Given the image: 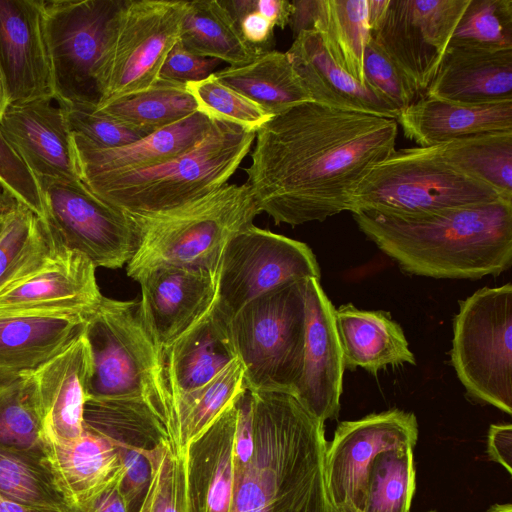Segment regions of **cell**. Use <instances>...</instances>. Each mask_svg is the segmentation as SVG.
I'll return each mask as SVG.
<instances>
[{
	"label": "cell",
	"instance_id": "obj_1",
	"mask_svg": "<svg viewBox=\"0 0 512 512\" xmlns=\"http://www.w3.org/2000/svg\"><path fill=\"white\" fill-rule=\"evenodd\" d=\"M398 123L314 101L273 116L255 135L246 184L275 224L350 211L360 182L394 150Z\"/></svg>",
	"mask_w": 512,
	"mask_h": 512
},
{
	"label": "cell",
	"instance_id": "obj_2",
	"mask_svg": "<svg viewBox=\"0 0 512 512\" xmlns=\"http://www.w3.org/2000/svg\"><path fill=\"white\" fill-rule=\"evenodd\" d=\"M248 391L254 449L234 456L229 512H330L324 423L292 391Z\"/></svg>",
	"mask_w": 512,
	"mask_h": 512
},
{
	"label": "cell",
	"instance_id": "obj_3",
	"mask_svg": "<svg viewBox=\"0 0 512 512\" xmlns=\"http://www.w3.org/2000/svg\"><path fill=\"white\" fill-rule=\"evenodd\" d=\"M352 215L359 230L410 274L478 279L498 276L512 264V201L411 217Z\"/></svg>",
	"mask_w": 512,
	"mask_h": 512
},
{
	"label": "cell",
	"instance_id": "obj_4",
	"mask_svg": "<svg viewBox=\"0 0 512 512\" xmlns=\"http://www.w3.org/2000/svg\"><path fill=\"white\" fill-rule=\"evenodd\" d=\"M84 335L92 363L88 399L146 403L166 427L173 452L180 455L162 352L145 324L139 301L103 296L86 322Z\"/></svg>",
	"mask_w": 512,
	"mask_h": 512
},
{
	"label": "cell",
	"instance_id": "obj_5",
	"mask_svg": "<svg viewBox=\"0 0 512 512\" xmlns=\"http://www.w3.org/2000/svg\"><path fill=\"white\" fill-rule=\"evenodd\" d=\"M255 132L215 121L193 148L149 167L83 176L99 198L127 213L176 208L226 185L251 151Z\"/></svg>",
	"mask_w": 512,
	"mask_h": 512
},
{
	"label": "cell",
	"instance_id": "obj_6",
	"mask_svg": "<svg viewBox=\"0 0 512 512\" xmlns=\"http://www.w3.org/2000/svg\"><path fill=\"white\" fill-rule=\"evenodd\" d=\"M137 248L127 275L138 281L160 266H195L217 270L228 241L253 224L260 213L250 187L226 184L173 209L127 213Z\"/></svg>",
	"mask_w": 512,
	"mask_h": 512
},
{
	"label": "cell",
	"instance_id": "obj_7",
	"mask_svg": "<svg viewBox=\"0 0 512 512\" xmlns=\"http://www.w3.org/2000/svg\"><path fill=\"white\" fill-rule=\"evenodd\" d=\"M504 198L449 163L436 146L394 150L360 182L350 212L411 217Z\"/></svg>",
	"mask_w": 512,
	"mask_h": 512
},
{
	"label": "cell",
	"instance_id": "obj_8",
	"mask_svg": "<svg viewBox=\"0 0 512 512\" xmlns=\"http://www.w3.org/2000/svg\"><path fill=\"white\" fill-rule=\"evenodd\" d=\"M307 279L262 294L231 317L247 390L294 392L303 366Z\"/></svg>",
	"mask_w": 512,
	"mask_h": 512
},
{
	"label": "cell",
	"instance_id": "obj_9",
	"mask_svg": "<svg viewBox=\"0 0 512 512\" xmlns=\"http://www.w3.org/2000/svg\"><path fill=\"white\" fill-rule=\"evenodd\" d=\"M186 1L121 0L95 74L97 105L151 88L179 41Z\"/></svg>",
	"mask_w": 512,
	"mask_h": 512
},
{
	"label": "cell",
	"instance_id": "obj_10",
	"mask_svg": "<svg viewBox=\"0 0 512 512\" xmlns=\"http://www.w3.org/2000/svg\"><path fill=\"white\" fill-rule=\"evenodd\" d=\"M451 363L471 398L512 413V285L484 287L459 302Z\"/></svg>",
	"mask_w": 512,
	"mask_h": 512
},
{
	"label": "cell",
	"instance_id": "obj_11",
	"mask_svg": "<svg viewBox=\"0 0 512 512\" xmlns=\"http://www.w3.org/2000/svg\"><path fill=\"white\" fill-rule=\"evenodd\" d=\"M36 180L44 209L40 220L57 245L84 255L96 268L117 269L129 262L137 236L125 212L99 198L80 178Z\"/></svg>",
	"mask_w": 512,
	"mask_h": 512
},
{
	"label": "cell",
	"instance_id": "obj_12",
	"mask_svg": "<svg viewBox=\"0 0 512 512\" xmlns=\"http://www.w3.org/2000/svg\"><path fill=\"white\" fill-rule=\"evenodd\" d=\"M121 0H41L55 101L98 104L95 74Z\"/></svg>",
	"mask_w": 512,
	"mask_h": 512
},
{
	"label": "cell",
	"instance_id": "obj_13",
	"mask_svg": "<svg viewBox=\"0 0 512 512\" xmlns=\"http://www.w3.org/2000/svg\"><path fill=\"white\" fill-rule=\"evenodd\" d=\"M311 248L254 224L226 244L218 271V305L230 317L243 306L287 283L320 279Z\"/></svg>",
	"mask_w": 512,
	"mask_h": 512
},
{
	"label": "cell",
	"instance_id": "obj_14",
	"mask_svg": "<svg viewBox=\"0 0 512 512\" xmlns=\"http://www.w3.org/2000/svg\"><path fill=\"white\" fill-rule=\"evenodd\" d=\"M470 0H388L370 36L424 96Z\"/></svg>",
	"mask_w": 512,
	"mask_h": 512
},
{
	"label": "cell",
	"instance_id": "obj_15",
	"mask_svg": "<svg viewBox=\"0 0 512 512\" xmlns=\"http://www.w3.org/2000/svg\"><path fill=\"white\" fill-rule=\"evenodd\" d=\"M417 438L416 416L399 409L340 422L324 458L330 505L351 502L362 509L368 471L375 459L387 450L414 448Z\"/></svg>",
	"mask_w": 512,
	"mask_h": 512
},
{
	"label": "cell",
	"instance_id": "obj_16",
	"mask_svg": "<svg viewBox=\"0 0 512 512\" xmlns=\"http://www.w3.org/2000/svg\"><path fill=\"white\" fill-rule=\"evenodd\" d=\"M84 426L109 439L118 451L123 474L120 491L128 512H138L165 448L166 427L141 401L87 399Z\"/></svg>",
	"mask_w": 512,
	"mask_h": 512
},
{
	"label": "cell",
	"instance_id": "obj_17",
	"mask_svg": "<svg viewBox=\"0 0 512 512\" xmlns=\"http://www.w3.org/2000/svg\"><path fill=\"white\" fill-rule=\"evenodd\" d=\"M102 298L94 264L84 255L56 244L42 266L0 292V317L88 319Z\"/></svg>",
	"mask_w": 512,
	"mask_h": 512
},
{
	"label": "cell",
	"instance_id": "obj_18",
	"mask_svg": "<svg viewBox=\"0 0 512 512\" xmlns=\"http://www.w3.org/2000/svg\"><path fill=\"white\" fill-rule=\"evenodd\" d=\"M218 271L219 268L168 265L148 271L137 281L141 286L143 319L161 352L215 305Z\"/></svg>",
	"mask_w": 512,
	"mask_h": 512
},
{
	"label": "cell",
	"instance_id": "obj_19",
	"mask_svg": "<svg viewBox=\"0 0 512 512\" xmlns=\"http://www.w3.org/2000/svg\"><path fill=\"white\" fill-rule=\"evenodd\" d=\"M306 331L301 377L294 393L305 408L325 422L338 416L343 389L344 361L335 307L320 279L305 284Z\"/></svg>",
	"mask_w": 512,
	"mask_h": 512
},
{
	"label": "cell",
	"instance_id": "obj_20",
	"mask_svg": "<svg viewBox=\"0 0 512 512\" xmlns=\"http://www.w3.org/2000/svg\"><path fill=\"white\" fill-rule=\"evenodd\" d=\"M0 67L10 104L55 101L41 0H0Z\"/></svg>",
	"mask_w": 512,
	"mask_h": 512
},
{
	"label": "cell",
	"instance_id": "obj_21",
	"mask_svg": "<svg viewBox=\"0 0 512 512\" xmlns=\"http://www.w3.org/2000/svg\"><path fill=\"white\" fill-rule=\"evenodd\" d=\"M52 101L10 104L0 134L35 179H79L72 132L63 109Z\"/></svg>",
	"mask_w": 512,
	"mask_h": 512
},
{
	"label": "cell",
	"instance_id": "obj_22",
	"mask_svg": "<svg viewBox=\"0 0 512 512\" xmlns=\"http://www.w3.org/2000/svg\"><path fill=\"white\" fill-rule=\"evenodd\" d=\"M91 354L84 332L66 349L32 371L46 443L66 444L84 430Z\"/></svg>",
	"mask_w": 512,
	"mask_h": 512
},
{
	"label": "cell",
	"instance_id": "obj_23",
	"mask_svg": "<svg viewBox=\"0 0 512 512\" xmlns=\"http://www.w3.org/2000/svg\"><path fill=\"white\" fill-rule=\"evenodd\" d=\"M230 321L216 302L201 320L162 351L175 413L180 397L203 387L238 359Z\"/></svg>",
	"mask_w": 512,
	"mask_h": 512
},
{
	"label": "cell",
	"instance_id": "obj_24",
	"mask_svg": "<svg viewBox=\"0 0 512 512\" xmlns=\"http://www.w3.org/2000/svg\"><path fill=\"white\" fill-rule=\"evenodd\" d=\"M424 96L471 106L512 101V49L448 46Z\"/></svg>",
	"mask_w": 512,
	"mask_h": 512
},
{
	"label": "cell",
	"instance_id": "obj_25",
	"mask_svg": "<svg viewBox=\"0 0 512 512\" xmlns=\"http://www.w3.org/2000/svg\"><path fill=\"white\" fill-rule=\"evenodd\" d=\"M237 400L187 446L188 512H229L235 478Z\"/></svg>",
	"mask_w": 512,
	"mask_h": 512
},
{
	"label": "cell",
	"instance_id": "obj_26",
	"mask_svg": "<svg viewBox=\"0 0 512 512\" xmlns=\"http://www.w3.org/2000/svg\"><path fill=\"white\" fill-rule=\"evenodd\" d=\"M286 54L312 101L397 119L399 110L382 94L361 84L332 60L317 32H299Z\"/></svg>",
	"mask_w": 512,
	"mask_h": 512
},
{
	"label": "cell",
	"instance_id": "obj_27",
	"mask_svg": "<svg viewBox=\"0 0 512 512\" xmlns=\"http://www.w3.org/2000/svg\"><path fill=\"white\" fill-rule=\"evenodd\" d=\"M215 121L200 112L117 148H99L72 133L80 178L131 171L177 157L199 143Z\"/></svg>",
	"mask_w": 512,
	"mask_h": 512
},
{
	"label": "cell",
	"instance_id": "obj_28",
	"mask_svg": "<svg viewBox=\"0 0 512 512\" xmlns=\"http://www.w3.org/2000/svg\"><path fill=\"white\" fill-rule=\"evenodd\" d=\"M404 136L419 147L488 132H512V101L471 106L422 96L396 119Z\"/></svg>",
	"mask_w": 512,
	"mask_h": 512
},
{
	"label": "cell",
	"instance_id": "obj_29",
	"mask_svg": "<svg viewBox=\"0 0 512 512\" xmlns=\"http://www.w3.org/2000/svg\"><path fill=\"white\" fill-rule=\"evenodd\" d=\"M335 320L345 369L377 374L388 366L416 365L404 331L390 313L347 303L335 309Z\"/></svg>",
	"mask_w": 512,
	"mask_h": 512
},
{
	"label": "cell",
	"instance_id": "obj_30",
	"mask_svg": "<svg viewBox=\"0 0 512 512\" xmlns=\"http://www.w3.org/2000/svg\"><path fill=\"white\" fill-rule=\"evenodd\" d=\"M87 320L69 316L0 317V373L36 370L75 341Z\"/></svg>",
	"mask_w": 512,
	"mask_h": 512
},
{
	"label": "cell",
	"instance_id": "obj_31",
	"mask_svg": "<svg viewBox=\"0 0 512 512\" xmlns=\"http://www.w3.org/2000/svg\"><path fill=\"white\" fill-rule=\"evenodd\" d=\"M46 453L74 506L122 478L121 461L113 443L85 426L73 442H47Z\"/></svg>",
	"mask_w": 512,
	"mask_h": 512
},
{
	"label": "cell",
	"instance_id": "obj_32",
	"mask_svg": "<svg viewBox=\"0 0 512 512\" xmlns=\"http://www.w3.org/2000/svg\"><path fill=\"white\" fill-rule=\"evenodd\" d=\"M213 74L273 116L312 101L286 52L262 51L246 64L228 66Z\"/></svg>",
	"mask_w": 512,
	"mask_h": 512
},
{
	"label": "cell",
	"instance_id": "obj_33",
	"mask_svg": "<svg viewBox=\"0 0 512 512\" xmlns=\"http://www.w3.org/2000/svg\"><path fill=\"white\" fill-rule=\"evenodd\" d=\"M179 42L194 54L229 66L246 64L262 52L244 40L223 0L186 1Z\"/></svg>",
	"mask_w": 512,
	"mask_h": 512
},
{
	"label": "cell",
	"instance_id": "obj_34",
	"mask_svg": "<svg viewBox=\"0 0 512 512\" xmlns=\"http://www.w3.org/2000/svg\"><path fill=\"white\" fill-rule=\"evenodd\" d=\"M311 30L332 58L363 85L365 45L370 38L367 0H314Z\"/></svg>",
	"mask_w": 512,
	"mask_h": 512
},
{
	"label": "cell",
	"instance_id": "obj_35",
	"mask_svg": "<svg viewBox=\"0 0 512 512\" xmlns=\"http://www.w3.org/2000/svg\"><path fill=\"white\" fill-rule=\"evenodd\" d=\"M0 493L21 505L57 512L74 506L46 452L0 446Z\"/></svg>",
	"mask_w": 512,
	"mask_h": 512
},
{
	"label": "cell",
	"instance_id": "obj_36",
	"mask_svg": "<svg viewBox=\"0 0 512 512\" xmlns=\"http://www.w3.org/2000/svg\"><path fill=\"white\" fill-rule=\"evenodd\" d=\"M55 248L42 221L15 199L0 234V292L42 266Z\"/></svg>",
	"mask_w": 512,
	"mask_h": 512
},
{
	"label": "cell",
	"instance_id": "obj_37",
	"mask_svg": "<svg viewBox=\"0 0 512 512\" xmlns=\"http://www.w3.org/2000/svg\"><path fill=\"white\" fill-rule=\"evenodd\" d=\"M435 146L449 163L512 200V132L475 134Z\"/></svg>",
	"mask_w": 512,
	"mask_h": 512
},
{
	"label": "cell",
	"instance_id": "obj_38",
	"mask_svg": "<svg viewBox=\"0 0 512 512\" xmlns=\"http://www.w3.org/2000/svg\"><path fill=\"white\" fill-rule=\"evenodd\" d=\"M96 107L123 124L147 134L198 112L186 84L160 78L144 92Z\"/></svg>",
	"mask_w": 512,
	"mask_h": 512
},
{
	"label": "cell",
	"instance_id": "obj_39",
	"mask_svg": "<svg viewBox=\"0 0 512 512\" xmlns=\"http://www.w3.org/2000/svg\"><path fill=\"white\" fill-rule=\"evenodd\" d=\"M0 446L46 452L32 371L0 373Z\"/></svg>",
	"mask_w": 512,
	"mask_h": 512
},
{
	"label": "cell",
	"instance_id": "obj_40",
	"mask_svg": "<svg viewBox=\"0 0 512 512\" xmlns=\"http://www.w3.org/2000/svg\"><path fill=\"white\" fill-rule=\"evenodd\" d=\"M246 390L244 369L239 359H236L203 387L177 400L181 457H185L188 444Z\"/></svg>",
	"mask_w": 512,
	"mask_h": 512
},
{
	"label": "cell",
	"instance_id": "obj_41",
	"mask_svg": "<svg viewBox=\"0 0 512 512\" xmlns=\"http://www.w3.org/2000/svg\"><path fill=\"white\" fill-rule=\"evenodd\" d=\"M414 491L413 448L387 450L369 468L362 510L410 512Z\"/></svg>",
	"mask_w": 512,
	"mask_h": 512
},
{
	"label": "cell",
	"instance_id": "obj_42",
	"mask_svg": "<svg viewBox=\"0 0 512 512\" xmlns=\"http://www.w3.org/2000/svg\"><path fill=\"white\" fill-rule=\"evenodd\" d=\"M448 46L512 49V0H470Z\"/></svg>",
	"mask_w": 512,
	"mask_h": 512
},
{
	"label": "cell",
	"instance_id": "obj_43",
	"mask_svg": "<svg viewBox=\"0 0 512 512\" xmlns=\"http://www.w3.org/2000/svg\"><path fill=\"white\" fill-rule=\"evenodd\" d=\"M197 111L213 121L225 122L257 132L273 115L254 101L220 82L214 74L186 83Z\"/></svg>",
	"mask_w": 512,
	"mask_h": 512
},
{
	"label": "cell",
	"instance_id": "obj_44",
	"mask_svg": "<svg viewBox=\"0 0 512 512\" xmlns=\"http://www.w3.org/2000/svg\"><path fill=\"white\" fill-rule=\"evenodd\" d=\"M57 104L63 109L71 132L93 146L117 148L147 135L100 111L96 104L80 102Z\"/></svg>",
	"mask_w": 512,
	"mask_h": 512
},
{
	"label": "cell",
	"instance_id": "obj_45",
	"mask_svg": "<svg viewBox=\"0 0 512 512\" xmlns=\"http://www.w3.org/2000/svg\"><path fill=\"white\" fill-rule=\"evenodd\" d=\"M138 512H188L185 458L168 445Z\"/></svg>",
	"mask_w": 512,
	"mask_h": 512
},
{
	"label": "cell",
	"instance_id": "obj_46",
	"mask_svg": "<svg viewBox=\"0 0 512 512\" xmlns=\"http://www.w3.org/2000/svg\"><path fill=\"white\" fill-rule=\"evenodd\" d=\"M363 74L366 84L382 94L399 112L420 98L412 83L371 36L364 48Z\"/></svg>",
	"mask_w": 512,
	"mask_h": 512
},
{
	"label": "cell",
	"instance_id": "obj_47",
	"mask_svg": "<svg viewBox=\"0 0 512 512\" xmlns=\"http://www.w3.org/2000/svg\"><path fill=\"white\" fill-rule=\"evenodd\" d=\"M0 186L39 219L44 216L39 185L0 134Z\"/></svg>",
	"mask_w": 512,
	"mask_h": 512
},
{
	"label": "cell",
	"instance_id": "obj_48",
	"mask_svg": "<svg viewBox=\"0 0 512 512\" xmlns=\"http://www.w3.org/2000/svg\"><path fill=\"white\" fill-rule=\"evenodd\" d=\"M220 62L194 54L178 41L168 53L159 78L184 84L200 81L213 74Z\"/></svg>",
	"mask_w": 512,
	"mask_h": 512
},
{
	"label": "cell",
	"instance_id": "obj_49",
	"mask_svg": "<svg viewBox=\"0 0 512 512\" xmlns=\"http://www.w3.org/2000/svg\"><path fill=\"white\" fill-rule=\"evenodd\" d=\"M244 40L257 51H268L273 40V24L255 9L237 20Z\"/></svg>",
	"mask_w": 512,
	"mask_h": 512
},
{
	"label": "cell",
	"instance_id": "obj_50",
	"mask_svg": "<svg viewBox=\"0 0 512 512\" xmlns=\"http://www.w3.org/2000/svg\"><path fill=\"white\" fill-rule=\"evenodd\" d=\"M120 480H115L90 499L73 506L70 512H128L120 491Z\"/></svg>",
	"mask_w": 512,
	"mask_h": 512
},
{
	"label": "cell",
	"instance_id": "obj_51",
	"mask_svg": "<svg viewBox=\"0 0 512 512\" xmlns=\"http://www.w3.org/2000/svg\"><path fill=\"white\" fill-rule=\"evenodd\" d=\"M489 457L512 473V425L492 424L488 431Z\"/></svg>",
	"mask_w": 512,
	"mask_h": 512
},
{
	"label": "cell",
	"instance_id": "obj_52",
	"mask_svg": "<svg viewBox=\"0 0 512 512\" xmlns=\"http://www.w3.org/2000/svg\"><path fill=\"white\" fill-rule=\"evenodd\" d=\"M255 10L274 27L284 29L290 24L294 7L292 2L286 0H255Z\"/></svg>",
	"mask_w": 512,
	"mask_h": 512
},
{
	"label": "cell",
	"instance_id": "obj_53",
	"mask_svg": "<svg viewBox=\"0 0 512 512\" xmlns=\"http://www.w3.org/2000/svg\"><path fill=\"white\" fill-rule=\"evenodd\" d=\"M0 512H57L48 509L24 506L13 502L0 493Z\"/></svg>",
	"mask_w": 512,
	"mask_h": 512
},
{
	"label": "cell",
	"instance_id": "obj_54",
	"mask_svg": "<svg viewBox=\"0 0 512 512\" xmlns=\"http://www.w3.org/2000/svg\"><path fill=\"white\" fill-rule=\"evenodd\" d=\"M14 201L15 198L8 192H5L3 190L2 192H0V234L5 227L10 209Z\"/></svg>",
	"mask_w": 512,
	"mask_h": 512
},
{
	"label": "cell",
	"instance_id": "obj_55",
	"mask_svg": "<svg viewBox=\"0 0 512 512\" xmlns=\"http://www.w3.org/2000/svg\"><path fill=\"white\" fill-rule=\"evenodd\" d=\"M9 105H10L9 95H8L4 75H3L2 69L0 67V120Z\"/></svg>",
	"mask_w": 512,
	"mask_h": 512
},
{
	"label": "cell",
	"instance_id": "obj_56",
	"mask_svg": "<svg viewBox=\"0 0 512 512\" xmlns=\"http://www.w3.org/2000/svg\"><path fill=\"white\" fill-rule=\"evenodd\" d=\"M330 512H365L351 502H345L340 505H330Z\"/></svg>",
	"mask_w": 512,
	"mask_h": 512
},
{
	"label": "cell",
	"instance_id": "obj_57",
	"mask_svg": "<svg viewBox=\"0 0 512 512\" xmlns=\"http://www.w3.org/2000/svg\"><path fill=\"white\" fill-rule=\"evenodd\" d=\"M488 512H512L511 504H496Z\"/></svg>",
	"mask_w": 512,
	"mask_h": 512
},
{
	"label": "cell",
	"instance_id": "obj_58",
	"mask_svg": "<svg viewBox=\"0 0 512 512\" xmlns=\"http://www.w3.org/2000/svg\"><path fill=\"white\" fill-rule=\"evenodd\" d=\"M429 512H436V511H429Z\"/></svg>",
	"mask_w": 512,
	"mask_h": 512
}]
</instances>
